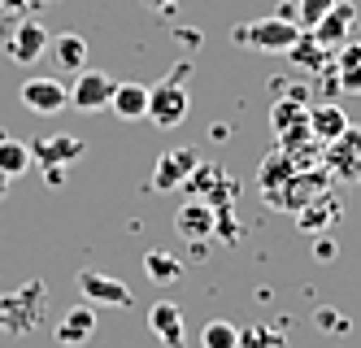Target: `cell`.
Returning a JSON list of instances; mask_svg holds the SVG:
<instances>
[{
	"instance_id": "cb8c5ba5",
	"label": "cell",
	"mask_w": 361,
	"mask_h": 348,
	"mask_svg": "<svg viewBox=\"0 0 361 348\" xmlns=\"http://www.w3.org/2000/svg\"><path fill=\"white\" fill-rule=\"evenodd\" d=\"M35 162H31V148L22 144V140H9L5 131H0V174L5 179H18V174H27Z\"/></svg>"
},
{
	"instance_id": "5b68a950",
	"label": "cell",
	"mask_w": 361,
	"mask_h": 348,
	"mask_svg": "<svg viewBox=\"0 0 361 348\" xmlns=\"http://www.w3.org/2000/svg\"><path fill=\"white\" fill-rule=\"evenodd\" d=\"M114 78L109 74H100V70H79L74 74V83H70V109H79V114H105L109 109V100H114Z\"/></svg>"
},
{
	"instance_id": "e0dca14e",
	"label": "cell",
	"mask_w": 361,
	"mask_h": 348,
	"mask_svg": "<svg viewBox=\"0 0 361 348\" xmlns=\"http://www.w3.org/2000/svg\"><path fill=\"white\" fill-rule=\"evenodd\" d=\"M340 222V205H335V196L331 192H322V196H314L305 209H296V227L300 231H309V235H322L326 227H335Z\"/></svg>"
},
{
	"instance_id": "603a6c76",
	"label": "cell",
	"mask_w": 361,
	"mask_h": 348,
	"mask_svg": "<svg viewBox=\"0 0 361 348\" xmlns=\"http://www.w3.org/2000/svg\"><path fill=\"white\" fill-rule=\"evenodd\" d=\"M309 118V100L296 92V96H283V100H274V109H270V131L274 136H283V131H292V126H300Z\"/></svg>"
},
{
	"instance_id": "ffe728a7",
	"label": "cell",
	"mask_w": 361,
	"mask_h": 348,
	"mask_svg": "<svg viewBox=\"0 0 361 348\" xmlns=\"http://www.w3.org/2000/svg\"><path fill=\"white\" fill-rule=\"evenodd\" d=\"M283 57H288L296 70H314V74H318V70L326 66V48L314 40V31H305V26H300V35L292 40V48L283 52Z\"/></svg>"
},
{
	"instance_id": "1f68e13d",
	"label": "cell",
	"mask_w": 361,
	"mask_h": 348,
	"mask_svg": "<svg viewBox=\"0 0 361 348\" xmlns=\"http://www.w3.org/2000/svg\"><path fill=\"white\" fill-rule=\"evenodd\" d=\"M5 192H9V179H5V174H0V196H5Z\"/></svg>"
},
{
	"instance_id": "d4e9b609",
	"label": "cell",
	"mask_w": 361,
	"mask_h": 348,
	"mask_svg": "<svg viewBox=\"0 0 361 348\" xmlns=\"http://www.w3.org/2000/svg\"><path fill=\"white\" fill-rule=\"evenodd\" d=\"M53 52H57V66H61V70H83V66H87V40L74 35V31L57 35Z\"/></svg>"
},
{
	"instance_id": "9a60e30c",
	"label": "cell",
	"mask_w": 361,
	"mask_h": 348,
	"mask_svg": "<svg viewBox=\"0 0 361 348\" xmlns=\"http://www.w3.org/2000/svg\"><path fill=\"white\" fill-rule=\"evenodd\" d=\"M309 136H314L318 144H331V140H340L344 131H348V114L340 109V104H309Z\"/></svg>"
},
{
	"instance_id": "4dcf8cb0",
	"label": "cell",
	"mask_w": 361,
	"mask_h": 348,
	"mask_svg": "<svg viewBox=\"0 0 361 348\" xmlns=\"http://www.w3.org/2000/svg\"><path fill=\"white\" fill-rule=\"evenodd\" d=\"M5 5H13V9H22V5H31V0H5Z\"/></svg>"
},
{
	"instance_id": "8992f818",
	"label": "cell",
	"mask_w": 361,
	"mask_h": 348,
	"mask_svg": "<svg viewBox=\"0 0 361 348\" xmlns=\"http://www.w3.org/2000/svg\"><path fill=\"white\" fill-rule=\"evenodd\" d=\"M183 192L214 205V209H231V200H235V183L226 179L222 166H196L188 179H183Z\"/></svg>"
},
{
	"instance_id": "7c38bea8",
	"label": "cell",
	"mask_w": 361,
	"mask_h": 348,
	"mask_svg": "<svg viewBox=\"0 0 361 348\" xmlns=\"http://www.w3.org/2000/svg\"><path fill=\"white\" fill-rule=\"evenodd\" d=\"M174 231L183 235L188 244H200V239H209L218 231V209L196 200V196H188V205L178 209V218H174Z\"/></svg>"
},
{
	"instance_id": "9c48e42d",
	"label": "cell",
	"mask_w": 361,
	"mask_h": 348,
	"mask_svg": "<svg viewBox=\"0 0 361 348\" xmlns=\"http://www.w3.org/2000/svg\"><path fill=\"white\" fill-rule=\"evenodd\" d=\"M79 292H83L87 305H114V309H131V305H135L131 287H126L122 279L96 275V270H83V275H79Z\"/></svg>"
},
{
	"instance_id": "3957f363",
	"label": "cell",
	"mask_w": 361,
	"mask_h": 348,
	"mask_svg": "<svg viewBox=\"0 0 361 348\" xmlns=\"http://www.w3.org/2000/svg\"><path fill=\"white\" fill-rule=\"evenodd\" d=\"M188 88L183 83H174V78H161L157 88H148V109H144V118L152 122V126H161V131H174L178 122L188 118Z\"/></svg>"
},
{
	"instance_id": "6da1fadb",
	"label": "cell",
	"mask_w": 361,
	"mask_h": 348,
	"mask_svg": "<svg viewBox=\"0 0 361 348\" xmlns=\"http://www.w3.org/2000/svg\"><path fill=\"white\" fill-rule=\"evenodd\" d=\"M296 35H300V22H292V13H266V18L240 22L231 31V40L252 52H288Z\"/></svg>"
},
{
	"instance_id": "4fadbf2b",
	"label": "cell",
	"mask_w": 361,
	"mask_h": 348,
	"mask_svg": "<svg viewBox=\"0 0 361 348\" xmlns=\"http://www.w3.org/2000/svg\"><path fill=\"white\" fill-rule=\"evenodd\" d=\"M44 48H48V31L35 22V18H27V22H18V31L5 40V52L18 61V66H35L39 57H44Z\"/></svg>"
},
{
	"instance_id": "484cf974",
	"label": "cell",
	"mask_w": 361,
	"mask_h": 348,
	"mask_svg": "<svg viewBox=\"0 0 361 348\" xmlns=\"http://www.w3.org/2000/svg\"><path fill=\"white\" fill-rule=\"evenodd\" d=\"M235 344H240V331L231 323H222V318L200 327V348H235Z\"/></svg>"
},
{
	"instance_id": "ac0fdd59",
	"label": "cell",
	"mask_w": 361,
	"mask_h": 348,
	"mask_svg": "<svg viewBox=\"0 0 361 348\" xmlns=\"http://www.w3.org/2000/svg\"><path fill=\"white\" fill-rule=\"evenodd\" d=\"M335 83L348 96H361V40H344L335 57Z\"/></svg>"
},
{
	"instance_id": "8fae6325",
	"label": "cell",
	"mask_w": 361,
	"mask_h": 348,
	"mask_svg": "<svg viewBox=\"0 0 361 348\" xmlns=\"http://www.w3.org/2000/svg\"><path fill=\"white\" fill-rule=\"evenodd\" d=\"M200 166V152L196 148H170L157 157V170H152V192H174L183 187V179Z\"/></svg>"
},
{
	"instance_id": "d6986e66",
	"label": "cell",
	"mask_w": 361,
	"mask_h": 348,
	"mask_svg": "<svg viewBox=\"0 0 361 348\" xmlns=\"http://www.w3.org/2000/svg\"><path fill=\"white\" fill-rule=\"evenodd\" d=\"M109 109H114L122 122H140L144 109H148V88H144V83H118Z\"/></svg>"
},
{
	"instance_id": "44dd1931",
	"label": "cell",
	"mask_w": 361,
	"mask_h": 348,
	"mask_svg": "<svg viewBox=\"0 0 361 348\" xmlns=\"http://www.w3.org/2000/svg\"><path fill=\"white\" fill-rule=\"evenodd\" d=\"M144 275H148V283L166 287L174 279H183V261H178L174 253H166V248H148L144 253Z\"/></svg>"
},
{
	"instance_id": "2e32d148",
	"label": "cell",
	"mask_w": 361,
	"mask_h": 348,
	"mask_svg": "<svg viewBox=\"0 0 361 348\" xmlns=\"http://www.w3.org/2000/svg\"><path fill=\"white\" fill-rule=\"evenodd\" d=\"M148 327L166 348H183V309L170 305V301H157L148 309Z\"/></svg>"
},
{
	"instance_id": "83f0119b",
	"label": "cell",
	"mask_w": 361,
	"mask_h": 348,
	"mask_svg": "<svg viewBox=\"0 0 361 348\" xmlns=\"http://www.w3.org/2000/svg\"><path fill=\"white\" fill-rule=\"evenodd\" d=\"M331 5H335V0H296V18H300V26L309 31V26H314Z\"/></svg>"
},
{
	"instance_id": "277c9868",
	"label": "cell",
	"mask_w": 361,
	"mask_h": 348,
	"mask_svg": "<svg viewBox=\"0 0 361 348\" xmlns=\"http://www.w3.org/2000/svg\"><path fill=\"white\" fill-rule=\"evenodd\" d=\"M27 148H31V162L44 166V174H48V183H53V187L61 183V166L79 162V157L87 152V144L79 136H44V140H35Z\"/></svg>"
},
{
	"instance_id": "52a82bcc",
	"label": "cell",
	"mask_w": 361,
	"mask_h": 348,
	"mask_svg": "<svg viewBox=\"0 0 361 348\" xmlns=\"http://www.w3.org/2000/svg\"><path fill=\"white\" fill-rule=\"evenodd\" d=\"M18 100H22V109H31L39 118H53V114L70 109V92H66V83H57V78H27Z\"/></svg>"
},
{
	"instance_id": "7402d4cb",
	"label": "cell",
	"mask_w": 361,
	"mask_h": 348,
	"mask_svg": "<svg viewBox=\"0 0 361 348\" xmlns=\"http://www.w3.org/2000/svg\"><path fill=\"white\" fill-rule=\"evenodd\" d=\"M296 174V166H292V157L283 152L279 144L262 157V170H257V187H262V192H270V187H279V183H288Z\"/></svg>"
},
{
	"instance_id": "4316f807",
	"label": "cell",
	"mask_w": 361,
	"mask_h": 348,
	"mask_svg": "<svg viewBox=\"0 0 361 348\" xmlns=\"http://www.w3.org/2000/svg\"><path fill=\"white\" fill-rule=\"evenodd\" d=\"M235 348H283V340H279L274 331H266V327H248Z\"/></svg>"
},
{
	"instance_id": "f1b7e54d",
	"label": "cell",
	"mask_w": 361,
	"mask_h": 348,
	"mask_svg": "<svg viewBox=\"0 0 361 348\" xmlns=\"http://www.w3.org/2000/svg\"><path fill=\"white\" fill-rule=\"evenodd\" d=\"M314 257H318V261H331V257H335V239H331V235H318V248H314Z\"/></svg>"
},
{
	"instance_id": "ba28073f",
	"label": "cell",
	"mask_w": 361,
	"mask_h": 348,
	"mask_svg": "<svg viewBox=\"0 0 361 348\" xmlns=\"http://www.w3.org/2000/svg\"><path fill=\"white\" fill-rule=\"evenodd\" d=\"M322 148H326V170L335 179H344V183L361 179V126H348L340 140H331Z\"/></svg>"
},
{
	"instance_id": "f546056e",
	"label": "cell",
	"mask_w": 361,
	"mask_h": 348,
	"mask_svg": "<svg viewBox=\"0 0 361 348\" xmlns=\"http://www.w3.org/2000/svg\"><path fill=\"white\" fill-rule=\"evenodd\" d=\"M148 9H170V5H178V0H144Z\"/></svg>"
},
{
	"instance_id": "30bf717a",
	"label": "cell",
	"mask_w": 361,
	"mask_h": 348,
	"mask_svg": "<svg viewBox=\"0 0 361 348\" xmlns=\"http://www.w3.org/2000/svg\"><path fill=\"white\" fill-rule=\"evenodd\" d=\"M353 26H357V5L353 0H335V5L309 26V31H314V40L322 44V48H340L348 35H353Z\"/></svg>"
},
{
	"instance_id": "5bb4252c",
	"label": "cell",
	"mask_w": 361,
	"mask_h": 348,
	"mask_svg": "<svg viewBox=\"0 0 361 348\" xmlns=\"http://www.w3.org/2000/svg\"><path fill=\"white\" fill-rule=\"evenodd\" d=\"M96 335V305H74L61 323H57V344L61 348H79V344H87Z\"/></svg>"
},
{
	"instance_id": "d6a6232c",
	"label": "cell",
	"mask_w": 361,
	"mask_h": 348,
	"mask_svg": "<svg viewBox=\"0 0 361 348\" xmlns=\"http://www.w3.org/2000/svg\"><path fill=\"white\" fill-rule=\"evenodd\" d=\"M0 331H5V327H0Z\"/></svg>"
},
{
	"instance_id": "7a4b0ae2",
	"label": "cell",
	"mask_w": 361,
	"mask_h": 348,
	"mask_svg": "<svg viewBox=\"0 0 361 348\" xmlns=\"http://www.w3.org/2000/svg\"><path fill=\"white\" fill-rule=\"evenodd\" d=\"M322 192H331V170H322V166H309V170H296L288 183H279V187H270V192H262V200L270 205V209H283V213H296V209H305L314 196H322Z\"/></svg>"
}]
</instances>
